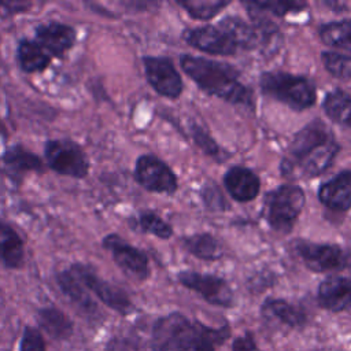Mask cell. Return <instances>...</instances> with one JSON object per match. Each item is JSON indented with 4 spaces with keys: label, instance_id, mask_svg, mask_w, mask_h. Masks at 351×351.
<instances>
[{
    "label": "cell",
    "instance_id": "1",
    "mask_svg": "<svg viewBox=\"0 0 351 351\" xmlns=\"http://www.w3.org/2000/svg\"><path fill=\"white\" fill-rule=\"evenodd\" d=\"M339 152V144L330 129L314 119L292 138L280 170L285 177H317L326 171Z\"/></svg>",
    "mask_w": 351,
    "mask_h": 351
},
{
    "label": "cell",
    "instance_id": "2",
    "mask_svg": "<svg viewBox=\"0 0 351 351\" xmlns=\"http://www.w3.org/2000/svg\"><path fill=\"white\" fill-rule=\"evenodd\" d=\"M180 63L203 92L232 104L254 107L252 90L240 82L237 70L230 64L191 55H182Z\"/></svg>",
    "mask_w": 351,
    "mask_h": 351
},
{
    "label": "cell",
    "instance_id": "3",
    "mask_svg": "<svg viewBox=\"0 0 351 351\" xmlns=\"http://www.w3.org/2000/svg\"><path fill=\"white\" fill-rule=\"evenodd\" d=\"M259 84L265 95L293 110H306L315 103V86L306 77L284 71H267L261 75Z\"/></svg>",
    "mask_w": 351,
    "mask_h": 351
},
{
    "label": "cell",
    "instance_id": "4",
    "mask_svg": "<svg viewBox=\"0 0 351 351\" xmlns=\"http://www.w3.org/2000/svg\"><path fill=\"white\" fill-rule=\"evenodd\" d=\"M208 326L192 322L180 313L159 318L152 329V351H186L199 340Z\"/></svg>",
    "mask_w": 351,
    "mask_h": 351
},
{
    "label": "cell",
    "instance_id": "5",
    "mask_svg": "<svg viewBox=\"0 0 351 351\" xmlns=\"http://www.w3.org/2000/svg\"><path fill=\"white\" fill-rule=\"evenodd\" d=\"M304 203L303 189L296 185H280L265 195V219L271 229L288 233L293 228Z\"/></svg>",
    "mask_w": 351,
    "mask_h": 351
},
{
    "label": "cell",
    "instance_id": "6",
    "mask_svg": "<svg viewBox=\"0 0 351 351\" xmlns=\"http://www.w3.org/2000/svg\"><path fill=\"white\" fill-rule=\"evenodd\" d=\"M44 158L48 167L60 176L85 178L89 174V159L84 149L73 140H47L44 144Z\"/></svg>",
    "mask_w": 351,
    "mask_h": 351
},
{
    "label": "cell",
    "instance_id": "7",
    "mask_svg": "<svg viewBox=\"0 0 351 351\" xmlns=\"http://www.w3.org/2000/svg\"><path fill=\"white\" fill-rule=\"evenodd\" d=\"M70 270L78 278V281L88 291L95 293L100 299V302H103L107 307L112 308L114 311L122 315H128L134 310L128 293L123 289L118 288L117 285L99 277L89 265L77 262L71 265Z\"/></svg>",
    "mask_w": 351,
    "mask_h": 351
},
{
    "label": "cell",
    "instance_id": "8",
    "mask_svg": "<svg viewBox=\"0 0 351 351\" xmlns=\"http://www.w3.org/2000/svg\"><path fill=\"white\" fill-rule=\"evenodd\" d=\"M295 252L313 271H339L351 267V254L335 244H315L306 240H296Z\"/></svg>",
    "mask_w": 351,
    "mask_h": 351
},
{
    "label": "cell",
    "instance_id": "9",
    "mask_svg": "<svg viewBox=\"0 0 351 351\" xmlns=\"http://www.w3.org/2000/svg\"><path fill=\"white\" fill-rule=\"evenodd\" d=\"M134 178L149 192L173 193L177 189V178L173 170L163 160L151 154L137 158Z\"/></svg>",
    "mask_w": 351,
    "mask_h": 351
},
{
    "label": "cell",
    "instance_id": "10",
    "mask_svg": "<svg viewBox=\"0 0 351 351\" xmlns=\"http://www.w3.org/2000/svg\"><path fill=\"white\" fill-rule=\"evenodd\" d=\"M101 244L111 254L117 266L126 276L137 281H144L148 277V258L141 250L128 244L121 236L115 233L107 234Z\"/></svg>",
    "mask_w": 351,
    "mask_h": 351
},
{
    "label": "cell",
    "instance_id": "11",
    "mask_svg": "<svg viewBox=\"0 0 351 351\" xmlns=\"http://www.w3.org/2000/svg\"><path fill=\"white\" fill-rule=\"evenodd\" d=\"M178 281L185 288L199 293L206 302L211 304L221 306V307L233 306L234 298H233L232 288L221 277L185 270L178 274Z\"/></svg>",
    "mask_w": 351,
    "mask_h": 351
},
{
    "label": "cell",
    "instance_id": "12",
    "mask_svg": "<svg viewBox=\"0 0 351 351\" xmlns=\"http://www.w3.org/2000/svg\"><path fill=\"white\" fill-rule=\"evenodd\" d=\"M144 71L149 85L162 96L177 99L182 92V80L171 60L162 56H144Z\"/></svg>",
    "mask_w": 351,
    "mask_h": 351
},
{
    "label": "cell",
    "instance_id": "13",
    "mask_svg": "<svg viewBox=\"0 0 351 351\" xmlns=\"http://www.w3.org/2000/svg\"><path fill=\"white\" fill-rule=\"evenodd\" d=\"M184 40L191 47L211 55L230 56L237 51V47L233 44V41L218 26L206 25L188 29L184 32Z\"/></svg>",
    "mask_w": 351,
    "mask_h": 351
},
{
    "label": "cell",
    "instance_id": "14",
    "mask_svg": "<svg viewBox=\"0 0 351 351\" xmlns=\"http://www.w3.org/2000/svg\"><path fill=\"white\" fill-rule=\"evenodd\" d=\"M37 43L45 49L47 53L62 58L77 40V32L70 25L51 21L48 23H41L34 29Z\"/></svg>",
    "mask_w": 351,
    "mask_h": 351
},
{
    "label": "cell",
    "instance_id": "15",
    "mask_svg": "<svg viewBox=\"0 0 351 351\" xmlns=\"http://www.w3.org/2000/svg\"><path fill=\"white\" fill-rule=\"evenodd\" d=\"M1 167L3 170L14 180L16 184H21L23 177L27 173H44V162L40 156H37L34 152L25 148L22 144H15L7 148L1 158Z\"/></svg>",
    "mask_w": 351,
    "mask_h": 351
},
{
    "label": "cell",
    "instance_id": "16",
    "mask_svg": "<svg viewBox=\"0 0 351 351\" xmlns=\"http://www.w3.org/2000/svg\"><path fill=\"white\" fill-rule=\"evenodd\" d=\"M318 303L335 313L351 310V280L340 276L325 278L318 287Z\"/></svg>",
    "mask_w": 351,
    "mask_h": 351
},
{
    "label": "cell",
    "instance_id": "17",
    "mask_svg": "<svg viewBox=\"0 0 351 351\" xmlns=\"http://www.w3.org/2000/svg\"><path fill=\"white\" fill-rule=\"evenodd\" d=\"M318 199L328 208L347 211L351 208V170L340 171L318 189Z\"/></svg>",
    "mask_w": 351,
    "mask_h": 351
},
{
    "label": "cell",
    "instance_id": "18",
    "mask_svg": "<svg viewBox=\"0 0 351 351\" xmlns=\"http://www.w3.org/2000/svg\"><path fill=\"white\" fill-rule=\"evenodd\" d=\"M223 184L228 193L237 202L254 200L261 189L259 177L243 166L230 167L223 176Z\"/></svg>",
    "mask_w": 351,
    "mask_h": 351
},
{
    "label": "cell",
    "instance_id": "19",
    "mask_svg": "<svg viewBox=\"0 0 351 351\" xmlns=\"http://www.w3.org/2000/svg\"><path fill=\"white\" fill-rule=\"evenodd\" d=\"M56 281L64 296H67L70 302L74 303L81 313H84L88 317L97 315L96 303L89 296L88 289L78 281V278L71 273L70 269L58 273Z\"/></svg>",
    "mask_w": 351,
    "mask_h": 351
},
{
    "label": "cell",
    "instance_id": "20",
    "mask_svg": "<svg viewBox=\"0 0 351 351\" xmlns=\"http://www.w3.org/2000/svg\"><path fill=\"white\" fill-rule=\"evenodd\" d=\"M25 261V245L18 232L0 219V262L8 269H19Z\"/></svg>",
    "mask_w": 351,
    "mask_h": 351
},
{
    "label": "cell",
    "instance_id": "21",
    "mask_svg": "<svg viewBox=\"0 0 351 351\" xmlns=\"http://www.w3.org/2000/svg\"><path fill=\"white\" fill-rule=\"evenodd\" d=\"M218 27L226 33L237 49H254L261 43V36L255 26L248 25L240 16H225L218 22Z\"/></svg>",
    "mask_w": 351,
    "mask_h": 351
},
{
    "label": "cell",
    "instance_id": "22",
    "mask_svg": "<svg viewBox=\"0 0 351 351\" xmlns=\"http://www.w3.org/2000/svg\"><path fill=\"white\" fill-rule=\"evenodd\" d=\"M16 59L22 71L27 74L43 71L51 63V56L34 40L22 38L16 47Z\"/></svg>",
    "mask_w": 351,
    "mask_h": 351
},
{
    "label": "cell",
    "instance_id": "23",
    "mask_svg": "<svg viewBox=\"0 0 351 351\" xmlns=\"http://www.w3.org/2000/svg\"><path fill=\"white\" fill-rule=\"evenodd\" d=\"M262 314L291 328H300L307 321V315L300 307L282 299H266L262 304Z\"/></svg>",
    "mask_w": 351,
    "mask_h": 351
},
{
    "label": "cell",
    "instance_id": "24",
    "mask_svg": "<svg viewBox=\"0 0 351 351\" xmlns=\"http://www.w3.org/2000/svg\"><path fill=\"white\" fill-rule=\"evenodd\" d=\"M37 322L40 328L56 340H66L73 335L71 319L56 307H43L37 313Z\"/></svg>",
    "mask_w": 351,
    "mask_h": 351
},
{
    "label": "cell",
    "instance_id": "25",
    "mask_svg": "<svg viewBox=\"0 0 351 351\" xmlns=\"http://www.w3.org/2000/svg\"><path fill=\"white\" fill-rule=\"evenodd\" d=\"M322 108L328 118H330L333 122L351 128V95L341 90L335 89L330 90L324 101Z\"/></svg>",
    "mask_w": 351,
    "mask_h": 351
},
{
    "label": "cell",
    "instance_id": "26",
    "mask_svg": "<svg viewBox=\"0 0 351 351\" xmlns=\"http://www.w3.org/2000/svg\"><path fill=\"white\" fill-rule=\"evenodd\" d=\"M182 247L189 254L204 261H215L223 255L222 244L208 233H197L184 237Z\"/></svg>",
    "mask_w": 351,
    "mask_h": 351
},
{
    "label": "cell",
    "instance_id": "27",
    "mask_svg": "<svg viewBox=\"0 0 351 351\" xmlns=\"http://www.w3.org/2000/svg\"><path fill=\"white\" fill-rule=\"evenodd\" d=\"M319 38L324 44L351 52V19L329 22L319 27Z\"/></svg>",
    "mask_w": 351,
    "mask_h": 351
},
{
    "label": "cell",
    "instance_id": "28",
    "mask_svg": "<svg viewBox=\"0 0 351 351\" xmlns=\"http://www.w3.org/2000/svg\"><path fill=\"white\" fill-rule=\"evenodd\" d=\"M178 5L186 10V12L195 19H211L222 8H225L229 1L223 0H178Z\"/></svg>",
    "mask_w": 351,
    "mask_h": 351
},
{
    "label": "cell",
    "instance_id": "29",
    "mask_svg": "<svg viewBox=\"0 0 351 351\" xmlns=\"http://www.w3.org/2000/svg\"><path fill=\"white\" fill-rule=\"evenodd\" d=\"M326 71L339 80H351V56L326 51L321 53Z\"/></svg>",
    "mask_w": 351,
    "mask_h": 351
},
{
    "label": "cell",
    "instance_id": "30",
    "mask_svg": "<svg viewBox=\"0 0 351 351\" xmlns=\"http://www.w3.org/2000/svg\"><path fill=\"white\" fill-rule=\"evenodd\" d=\"M243 5L251 7L262 14H271L274 16H284L289 12L300 11L306 7L303 1H244Z\"/></svg>",
    "mask_w": 351,
    "mask_h": 351
},
{
    "label": "cell",
    "instance_id": "31",
    "mask_svg": "<svg viewBox=\"0 0 351 351\" xmlns=\"http://www.w3.org/2000/svg\"><path fill=\"white\" fill-rule=\"evenodd\" d=\"M136 221H137L138 228L143 232L151 233V234H154L159 239L166 240L173 234L171 226L167 222H165L159 215H156L154 213H149V211L141 213Z\"/></svg>",
    "mask_w": 351,
    "mask_h": 351
},
{
    "label": "cell",
    "instance_id": "32",
    "mask_svg": "<svg viewBox=\"0 0 351 351\" xmlns=\"http://www.w3.org/2000/svg\"><path fill=\"white\" fill-rule=\"evenodd\" d=\"M230 335L229 326H222L218 329L207 328L204 336L196 340L186 351H215L214 346L223 343Z\"/></svg>",
    "mask_w": 351,
    "mask_h": 351
},
{
    "label": "cell",
    "instance_id": "33",
    "mask_svg": "<svg viewBox=\"0 0 351 351\" xmlns=\"http://www.w3.org/2000/svg\"><path fill=\"white\" fill-rule=\"evenodd\" d=\"M19 351H47L41 332L33 326H25Z\"/></svg>",
    "mask_w": 351,
    "mask_h": 351
},
{
    "label": "cell",
    "instance_id": "34",
    "mask_svg": "<svg viewBox=\"0 0 351 351\" xmlns=\"http://www.w3.org/2000/svg\"><path fill=\"white\" fill-rule=\"evenodd\" d=\"M192 137H193V140H195V143L207 154V155H210V156H213V158H215V159H218V160H221V149H219V147L217 145V143L202 129V128H199V126H196V125H192Z\"/></svg>",
    "mask_w": 351,
    "mask_h": 351
},
{
    "label": "cell",
    "instance_id": "35",
    "mask_svg": "<svg viewBox=\"0 0 351 351\" xmlns=\"http://www.w3.org/2000/svg\"><path fill=\"white\" fill-rule=\"evenodd\" d=\"M232 351H256V341L252 333H244L233 341Z\"/></svg>",
    "mask_w": 351,
    "mask_h": 351
}]
</instances>
